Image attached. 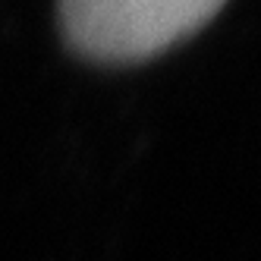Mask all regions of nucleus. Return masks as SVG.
I'll list each match as a JSON object with an SVG mask.
<instances>
[{
    "mask_svg": "<svg viewBox=\"0 0 261 261\" xmlns=\"http://www.w3.org/2000/svg\"><path fill=\"white\" fill-rule=\"evenodd\" d=\"M227 0H57L66 44L88 60L133 63L189 38Z\"/></svg>",
    "mask_w": 261,
    "mask_h": 261,
    "instance_id": "f257e3e1",
    "label": "nucleus"
}]
</instances>
